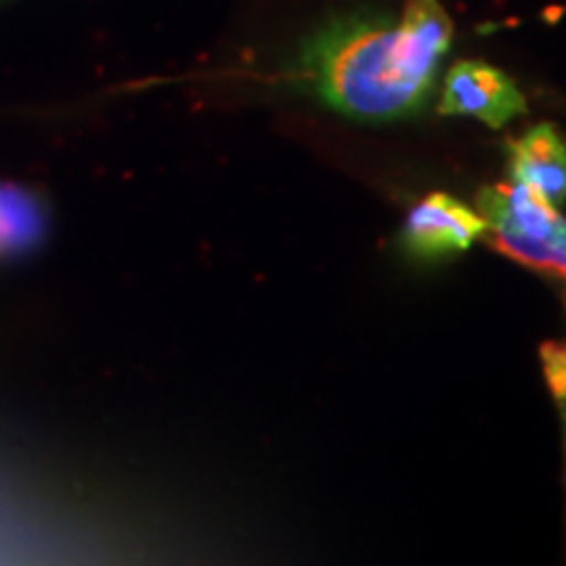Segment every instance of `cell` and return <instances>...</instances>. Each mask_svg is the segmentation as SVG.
<instances>
[{"instance_id":"6da1fadb","label":"cell","mask_w":566,"mask_h":566,"mask_svg":"<svg viewBox=\"0 0 566 566\" xmlns=\"http://www.w3.org/2000/svg\"><path fill=\"white\" fill-rule=\"evenodd\" d=\"M451 40L441 0H405L399 13H344L307 38L294 80L352 122H405L433 95Z\"/></svg>"},{"instance_id":"7a4b0ae2","label":"cell","mask_w":566,"mask_h":566,"mask_svg":"<svg viewBox=\"0 0 566 566\" xmlns=\"http://www.w3.org/2000/svg\"><path fill=\"white\" fill-rule=\"evenodd\" d=\"M485 231L488 223L478 210L454 195L433 192L407 212L399 244L415 263H441L470 250Z\"/></svg>"},{"instance_id":"3957f363","label":"cell","mask_w":566,"mask_h":566,"mask_svg":"<svg viewBox=\"0 0 566 566\" xmlns=\"http://www.w3.org/2000/svg\"><path fill=\"white\" fill-rule=\"evenodd\" d=\"M438 113L475 118L491 129H501L525 116L527 101L506 71L485 61H457L446 74Z\"/></svg>"},{"instance_id":"277c9868","label":"cell","mask_w":566,"mask_h":566,"mask_svg":"<svg viewBox=\"0 0 566 566\" xmlns=\"http://www.w3.org/2000/svg\"><path fill=\"white\" fill-rule=\"evenodd\" d=\"M512 181L535 187L548 202L566 205V134L554 124H535L506 142Z\"/></svg>"},{"instance_id":"5b68a950","label":"cell","mask_w":566,"mask_h":566,"mask_svg":"<svg viewBox=\"0 0 566 566\" xmlns=\"http://www.w3.org/2000/svg\"><path fill=\"white\" fill-rule=\"evenodd\" d=\"M488 244L514 263L530 271L548 275L566 283V218L558 216L546 231L537 237H520V233H485Z\"/></svg>"},{"instance_id":"8992f818","label":"cell","mask_w":566,"mask_h":566,"mask_svg":"<svg viewBox=\"0 0 566 566\" xmlns=\"http://www.w3.org/2000/svg\"><path fill=\"white\" fill-rule=\"evenodd\" d=\"M45 231L42 202L19 184L0 181V258L30 250Z\"/></svg>"},{"instance_id":"52a82bcc","label":"cell","mask_w":566,"mask_h":566,"mask_svg":"<svg viewBox=\"0 0 566 566\" xmlns=\"http://www.w3.org/2000/svg\"><path fill=\"white\" fill-rule=\"evenodd\" d=\"M541 365L546 375L548 391L554 396L558 417H562L564 433V459H566V342H546L541 346Z\"/></svg>"},{"instance_id":"ba28073f","label":"cell","mask_w":566,"mask_h":566,"mask_svg":"<svg viewBox=\"0 0 566 566\" xmlns=\"http://www.w3.org/2000/svg\"><path fill=\"white\" fill-rule=\"evenodd\" d=\"M0 3H3V0H0Z\"/></svg>"},{"instance_id":"9c48e42d","label":"cell","mask_w":566,"mask_h":566,"mask_svg":"<svg viewBox=\"0 0 566 566\" xmlns=\"http://www.w3.org/2000/svg\"><path fill=\"white\" fill-rule=\"evenodd\" d=\"M564 302H566V300H564Z\"/></svg>"}]
</instances>
